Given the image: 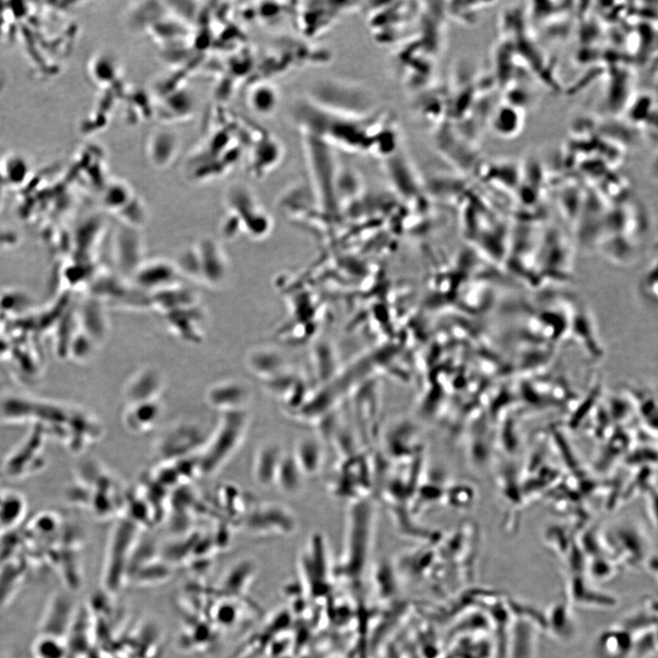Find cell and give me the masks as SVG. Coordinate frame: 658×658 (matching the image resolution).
I'll use <instances>...</instances> for the list:
<instances>
[{
    "mask_svg": "<svg viewBox=\"0 0 658 658\" xmlns=\"http://www.w3.org/2000/svg\"><path fill=\"white\" fill-rule=\"evenodd\" d=\"M295 112L302 133L331 148L382 159L399 150L397 120L383 106L374 110L337 109L319 106L307 98L299 103Z\"/></svg>",
    "mask_w": 658,
    "mask_h": 658,
    "instance_id": "cell-1",
    "label": "cell"
},
{
    "mask_svg": "<svg viewBox=\"0 0 658 658\" xmlns=\"http://www.w3.org/2000/svg\"><path fill=\"white\" fill-rule=\"evenodd\" d=\"M445 9L424 4L420 18L412 31L396 46L392 68L404 86L417 92L430 86L445 39Z\"/></svg>",
    "mask_w": 658,
    "mask_h": 658,
    "instance_id": "cell-2",
    "label": "cell"
},
{
    "mask_svg": "<svg viewBox=\"0 0 658 658\" xmlns=\"http://www.w3.org/2000/svg\"><path fill=\"white\" fill-rule=\"evenodd\" d=\"M423 8V3H364L362 12L374 40L395 47L412 33Z\"/></svg>",
    "mask_w": 658,
    "mask_h": 658,
    "instance_id": "cell-3",
    "label": "cell"
},
{
    "mask_svg": "<svg viewBox=\"0 0 658 658\" xmlns=\"http://www.w3.org/2000/svg\"><path fill=\"white\" fill-rule=\"evenodd\" d=\"M296 7L297 24L307 40L317 39L335 27L345 16L360 11L364 3L308 2Z\"/></svg>",
    "mask_w": 658,
    "mask_h": 658,
    "instance_id": "cell-4",
    "label": "cell"
},
{
    "mask_svg": "<svg viewBox=\"0 0 658 658\" xmlns=\"http://www.w3.org/2000/svg\"><path fill=\"white\" fill-rule=\"evenodd\" d=\"M249 101L256 112L262 115H270L278 107L279 95L272 86L265 85L252 92Z\"/></svg>",
    "mask_w": 658,
    "mask_h": 658,
    "instance_id": "cell-5",
    "label": "cell"
},
{
    "mask_svg": "<svg viewBox=\"0 0 658 658\" xmlns=\"http://www.w3.org/2000/svg\"><path fill=\"white\" fill-rule=\"evenodd\" d=\"M516 108L501 107L493 120L495 130L503 137H511L521 129V118Z\"/></svg>",
    "mask_w": 658,
    "mask_h": 658,
    "instance_id": "cell-6",
    "label": "cell"
}]
</instances>
